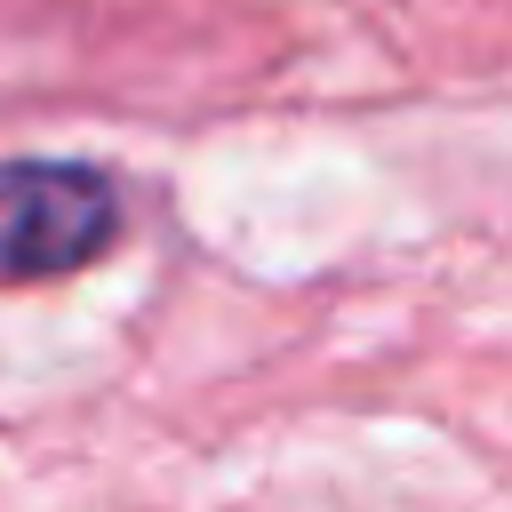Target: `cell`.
<instances>
[{
  "label": "cell",
  "mask_w": 512,
  "mask_h": 512,
  "mask_svg": "<svg viewBox=\"0 0 512 512\" xmlns=\"http://www.w3.org/2000/svg\"><path fill=\"white\" fill-rule=\"evenodd\" d=\"M120 176L96 160L16 152L0 160V288L88 272L120 240Z\"/></svg>",
  "instance_id": "cell-1"
}]
</instances>
